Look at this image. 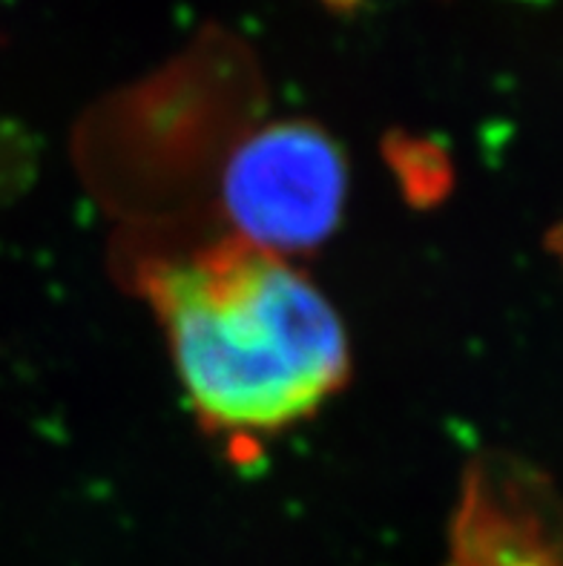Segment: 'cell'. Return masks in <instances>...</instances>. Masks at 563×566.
<instances>
[{"instance_id":"cell-3","label":"cell","mask_w":563,"mask_h":566,"mask_svg":"<svg viewBox=\"0 0 563 566\" xmlns=\"http://www.w3.org/2000/svg\"><path fill=\"white\" fill-rule=\"evenodd\" d=\"M532 3H541V0H532Z\"/></svg>"},{"instance_id":"cell-1","label":"cell","mask_w":563,"mask_h":566,"mask_svg":"<svg viewBox=\"0 0 563 566\" xmlns=\"http://www.w3.org/2000/svg\"><path fill=\"white\" fill-rule=\"evenodd\" d=\"M150 294L192 409L216 429L300 423L348 377V334L329 296L242 239L156 268Z\"/></svg>"},{"instance_id":"cell-2","label":"cell","mask_w":563,"mask_h":566,"mask_svg":"<svg viewBox=\"0 0 563 566\" xmlns=\"http://www.w3.org/2000/svg\"><path fill=\"white\" fill-rule=\"evenodd\" d=\"M219 199L233 239L288 259L334 237L348 199V165L316 124L273 122L230 153Z\"/></svg>"}]
</instances>
